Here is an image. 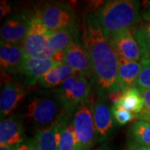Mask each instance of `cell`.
<instances>
[{"label":"cell","mask_w":150,"mask_h":150,"mask_svg":"<svg viewBox=\"0 0 150 150\" xmlns=\"http://www.w3.org/2000/svg\"><path fill=\"white\" fill-rule=\"evenodd\" d=\"M83 43L90 58L93 76L102 90L108 93L119 90V58L93 13L86 18L83 23Z\"/></svg>","instance_id":"1"},{"label":"cell","mask_w":150,"mask_h":150,"mask_svg":"<svg viewBox=\"0 0 150 150\" xmlns=\"http://www.w3.org/2000/svg\"><path fill=\"white\" fill-rule=\"evenodd\" d=\"M95 17L107 36L124 29H131L141 20V4L134 0H112L104 2Z\"/></svg>","instance_id":"2"},{"label":"cell","mask_w":150,"mask_h":150,"mask_svg":"<svg viewBox=\"0 0 150 150\" xmlns=\"http://www.w3.org/2000/svg\"><path fill=\"white\" fill-rule=\"evenodd\" d=\"M64 112L54 89L51 91L39 90L29 98L25 117L38 129H43L58 121Z\"/></svg>","instance_id":"3"},{"label":"cell","mask_w":150,"mask_h":150,"mask_svg":"<svg viewBox=\"0 0 150 150\" xmlns=\"http://www.w3.org/2000/svg\"><path fill=\"white\" fill-rule=\"evenodd\" d=\"M65 112L73 113L83 103L88 101L90 83L79 74L70 76L54 88Z\"/></svg>","instance_id":"4"},{"label":"cell","mask_w":150,"mask_h":150,"mask_svg":"<svg viewBox=\"0 0 150 150\" xmlns=\"http://www.w3.org/2000/svg\"><path fill=\"white\" fill-rule=\"evenodd\" d=\"M73 125L78 150L91 149L98 141V137L88 101L76 109L73 117Z\"/></svg>","instance_id":"5"},{"label":"cell","mask_w":150,"mask_h":150,"mask_svg":"<svg viewBox=\"0 0 150 150\" xmlns=\"http://www.w3.org/2000/svg\"><path fill=\"white\" fill-rule=\"evenodd\" d=\"M43 24L51 31L76 26V14L69 4L48 3L37 12Z\"/></svg>","instance_id":"6"},{"label":"cell","mask_w":150,"mask_h":150,"mask_svg":"<svg viewBox=\"0 0 150 150\" xmlns=\"http://www.w3.org/2000/svg\"><path fill=\"white\" fill-rule=\"evenodd\" d=\"M35 16L29 11H22L8 17L1 27V41L22 45Z\"/></svg>","instance_id":"7"},{"label":"cell","mask_w":150,"mask_h":150,"mask_svg":"<svg viewBox=\"0 0 150 150\" xmlns=\"http://www.w3.org/2000/svg\"><path fill=\"white\" fill-rule=\"evenodd\" d=\"M53 31L43 24L40 17L36 13L33 19L27 36L22 44L27 58H42L48 48V42Z\"/></svg>","instance_id":"8"},{"label":"cell","mask_w":150,"mask_h":150,"mask_svg":"<svg viewBox=\"0 0 150 150\" xmlns=\"http://www.w3.org/2000/svg\"><path fill=\"white\" fill-rule=\"evenodd\" d=\"M118 58L129 61H141L139 47L134 36L133 30L124 29L106 36Z\"/></svg>","instance_id":"9"},{"label":"cell","mask_w":150,"mask_h":150,"mask_svg":"<svg viewBox=\"0 0 150 150\" xmlns=\"http://www.w3.org/2000/svg\"><path fill=\"white\" fill-rule=\"evenodd\" d=\"M26 59L21 44H12L1 41L0 65L2 72L8 74H20Z\"/></svg>","instance_id":"10"},{"label":"cell","mask_w":150,"mask_h":150,"mask_svg":"<svg viewBox=\"0 0 150 150\" xmlns=\"http://www.w3.org/2000/svg\"><path fill=\"white\" fill-rule=\"evenodd\" d=\"M64 64L86 78H91L93 75L90 58L84 46L79 40L73 42L64 52Z\"/></svg>","instance_id":"11"},{"label":"cell","mask_w":150,"mask_h":150,"mask_svg":"<svg viewBox=\"0 0 150 150\" xmlns=\"http://www.w3.org/2000/svg\"><path fill=\"white\" fill-rule=\"evenodd\" d=\"M59 65L52 59L27 58L22 68L20 74L23 79V84L28 87L39 82L46 74Z\"/></svg>","instance_id":"12"},{"label":"cell","mask_w":150,"mask_h":150,"mask_svg":"<svg viewBox=\"0 0 150 150\" xmlns=\"http://www.w3.org/2000/svg\"><path fill=\"white\" fill-rule=\"evenodd\" d=\"M26 93L23 83L12 80L6 82L0 97L1 118L9 115L16 108L26 95Z\"/></svg>","instance_id":"13"},{"label":"cell","mask_w":150,"mask_h":150,"mask_svg":"<svg viewBox=\"0 0 150 150\" xmlns=\"http://www.w3.org/2000/svg\"><path fill=\"white\" fill-rule=\"evenodd\" d=\"M92 112L98 141L103 142L107 139L113 128L112 110L104 99L99 98L94 103Z\"/></svg>","instance_id":"14"},{"label":"cell","mask_w":150,"mask_h":150,"mask_svg":"<svg viewBox=\"0 0 150 150\" xmlns=\"http://www.w3.org/2000/svg\"><path fill=\"white\" fill-rule=\"evenodd\" d=\"M25 138L23 118L16 115L1 118L0 122V144L16 146Z\"/></svg>","instance_id":"15"},{"label":"cell","mask_w":150,"mask_h":150,"mask_svg":"<svg viewBox=\"0 0 150 150\" xmlns=\"http://www.w3.org/2000/svg\"><path fill=\"white\" fill-rule=\"evenodd\" d=\"M141 70V61H129L119 58L118 72V89L124 93L136 87Z\"/></svg>","instance_id":"16"},{"label":"cell","mask_w":150,"mask_h":150,"mask_svg":"<svg viewBox=\"0 0 150 150\" xmlns=\"http://www.w3.org/2000/svg\"><path fill=\"white\" fill-rule=\"evenodd\" d=\"M77 25L53 31L48 42V48L54 52H65L71 43L78 39Z\"/></svg>","instance_id":"17"},{"label":"cell","mask_w":150,"mask_h":150,"mask_svg":"<svg viewBox=\"0 0 150 150\" xmlns=\"http://www.w3.org/2000/svg\"><path fill=\"white\" fill-rule=\"evenodd\" d=\"M72 117V113L65 112L59 118L60 130L58 150H78Z\"/></svg>","instance_id":"18"},{"label":"cell","mask_w":150,"mask_h":150,"mask_svg":"<svg viewBox=\"0 0 150 150\" xmlns=\"http://www.w3.org/2000/svg\"><path fill=\"white\" fill-rule=\"evenodd\" d=\"M60 121L53 123L47 128L38 129L35 134L38 150H58L59 141Z\"/></svg>","instance_id":"19"},{"label":"cell","mask_w":150,"mask_h":150,"mask_svg":"<svg viewBox=\"0 0 150 150\" xmlns=\"http://www.w3.org/2000/svg\"><path fill=\"white\" fill-rule=\"evenodd\" d=\"M76 74L77 73L71 67L65 64H61L50 70L39 80L38 83L45 88H55L56 87L58 88L70 76Z\"/></svg>","instance_id":"20"},{"label":"cell","mask_w":150,"mask_h":150,"mask_svg":"<svg viewBox=\"0 0 150 150\" xmlns=\"http://www.w3.org/2000/svg\"><path fill=\"white\" fill-rule=\"evenodd\" d=\"M116 105L134 113L135 117V115L142 112L144 102L139 89L137 87H134L123 93L121 99Z\"/></svg>","instance_id":"21"},{"label":"cell","mask_w":150,"mask_h":150,"mask_svg":"<svg viewBox=\"0 0 150 150\" xmlns=\"http://www.w3.org/2000/svg\"><path fill=\"white\" fill-rule=\"evenodd\" d=\"M133 33L139 47L141 60L150 59V22L134 28Z\"/></svg>","instance_id":"22"},{"label":"cell","mask_w":150,"mask_h":150,"mask_svg":"<svg viewBox=\"0 0 150 150\" xmlns=\"http://www.w3.org/2000/svg\"><path fill=\"white\" fill-rule=\"evenodd\" d=\"M129 134L134 142L140 146H150V123L135 120L129 127Z\"/></svg>","instance_id":"23"},{"label":"cell","mask_w":150,"mask_h":150,"mask_svg":"<svg viewBox=\"0 0 150 150\" xmlns=\"http://www.w3.org/2000/svg\"><path fill=\"white\" fill-rule=\"evenodd\" d=\"M111 110H112L113 120L120 126L126 125L128 123L133 122L135 119L134 113L124 109L123 108L119 107L116 104L112 105V108H111Z\"/></svg>","instance_id":"24"},{"label":"cell","mask_w":150,"mask_h":150,"mask_svg":"<svg viewBox=\"0 0 150 150\" xmlns=\"http://www.w3.org/2000/svg\"><path fill=\"white\" fill-rule=\"evenodd\" d=\"M142 70L136 87L139 89L150 88V59L141 60Z\"/></svg>","instance_id":"25"},{"label":"cell","mask_w":150,"mask_h":150,"mask_svg":"<svg viewBox=\"0 0 150 150\" xmlns=\"http://www.w3.org/2000/svg\"><path fill=\"white\" fill-rule=\"evenodd\" d=\"M139 90L144 98V106L142 112L135 115V120H141V121L150 123V88L139 89Z\"/></svg>","instance_id":"26"},{"label":"cell","mask_w":150,"mask_h":150,"mask_svg":"<svg viewBox=\"0 0 150 150\" xmlns=\"http://www.w3.org/2000/svg\"><path fill=\"white\" fill-rule=\"evenodd\" d=\"M15 150H38L35 138H28L15 146Z\"/></svg>","instance_id":"27"},{"label":"cell","mask_w":150,"mask_h":150,"mask_svg":"<svg viewBox=\"0 0 150 150\" xmlns=\"http://www.w3.org/2000/svg\"><path fill=\"white\" fill-rule=\"evenodd\" d=\"M141 18L147 22H150V0L144 1L141 4Z\"/></svg>","instance_id":"28"},{"label":"cell","mask_w":150,"mask_h":150,"mask_svg":"<svg viewBox=\"0 0 150 150\" xmlns=\"http://www.w3.org/2000/svg\"><path fill=\"white\" fill-rule=\"evenodd\" d=\"M123 94V92L120 91V90L112 92V93H108V98H109L110 102L112 103V105H114V104H116V103H118L119 102V100L121 99Z\"/></svg>","instance_id":"29"},{"label":"cell","mask_w":150,"mask_h":150,"mask_svg":"<svg viewBox=\"0 0 150 150\" xmlns=\"http://www.w3.org/2000/svg\"><path fill=\"white\" fill-rule=\"evenodd\" d=\"M126 150H149V147H144V146H140V145L135 144L134 142H130L127 145Z\"/></svg>","instance_id":"30"},{"label":"cell","mask_w":150,"mask_h":150,"mask_svg":"<svg viewBox=\"0 0 150 150\" xmlns=\"http://www.w3.org/2000/svg\"><path fill=\"white\" fill-rule=\"evenodd\" d=\"M1 18H3L4 17H5L8 13H10V6L8 5L5 1H2L1 2Z\"/></svg>","instance_id":"31"},{"label":"cell","mask_w":150,"mask_h":150,"mask_svg":"<svg viewBox=\"0 0 150 150\" xmlns=\"http://www.w3.org/2000/svg\"><path fill=\"white\" fill-rule=\"evenodd\" d=\"M0 150H15V146L8 144H0Z\"/></svg>","instance_id":"32"},{"label":"cell","mask_w":150,"mask_h":150,"mask_svg":"<svg viewBox=\"0 0 150 150\" xmlns=\"http://www.w3.org/2000/svg\"><path fill=\"white\" fill-rule=\"evenodd\" d=\"M96 150H110V149H109V148L108 147L107 145L105 144V145H103V146H101L100 148H98V149Z\"/></svg>","instance_id":"33"},{"label":"cell","mask_w":150,"mask_h":150,"mask_svg":"<svg viewBox=\"0 0 150 150\" xmlns=\"http://www.w3.org/2000/svg\"><path fill=\"white\" fill-rule=\"evenodd\" d=\"M149 150H150V146H149Z\"/></svg>","instance_id":"34"}]
</instances>
